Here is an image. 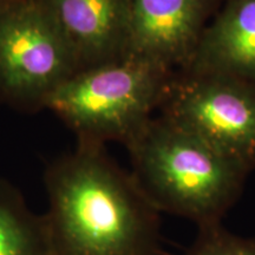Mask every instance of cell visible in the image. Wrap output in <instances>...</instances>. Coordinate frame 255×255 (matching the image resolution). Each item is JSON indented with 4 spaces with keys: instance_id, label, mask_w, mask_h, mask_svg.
<instances>
[{
    "instance_id": "obj_11",
    "label": "cell",
    "mask_w": 255,
    "mask_h": 255,
    "mask_svg": "<svg viewBox=\"0 0 255 255\" xmlns=\"http://www.w3.org/2000/svg\"><path fill=\"white\" fill-rule=\"evenodd\" d=\"M9 1H12V0H0V8H2L4 6L7 5Z\"/></svg>"
},
{
    "instance_id": "obj_8",
    "label": "cell",
    "mask_w": 255,
    "mask_h": 255,
    "mask_svg": "<svg viewBox=\"0 0 255 255\" xmlns=\"http://www.w3.org/2000/svg\"><path fill=\"white\" fill-rule=\"evenodd\" d=\"M184 70L232 76L255 85V0H227Z\"/></svg>"
},
{
    "instance_id": "obj_3",
    "label": "cell",
    "mask_w": 255,
    "mask_h": 255,
    "mask_svg": "<svg viewBox=\"0 0 255 255\" xmlns=\"http://www.w3.org/2000/svg\"><path fill=\"white\" fill-rule=\"evenodd\" d=\"M174 72L138 57L78 70L46 101L77 142L128 145L158 109Z\"/></svg>"
},
{
    "instance_id": "obj_9",
    "label": "cell",
    "mask_w": 255,
    "mask_h": 255,
    "mask_svg": "<svg viewBox=\"0 0 255 255\" xmlns=\"http://www.w3.org/2000/svg\"><path fill=\"white\" fill-rule=\"evenodd\" d=\"M0 255H52L44 215L32 212L18 188L1 177Z\"/></svg>"
},
{
    "instance_id": "obj_6",
    "label": "cell",
    "mask_w": 255,
    "mask_h": 255,
    "mask_svg": "<svg viewBox=\"0 0 255 255\" xmlns=\"http://www.w3.org/2000/svg\"><path fill=\"white\" fill-rule=\"evenodd\" d=\"M218 0H130L127 55L171 72L189 66Z\"/></svg>"
},
{
    "instance_id": "obj_10",
    "label": "cell",
    "mask_w": 255,
    "mask_h": 255,
    "mask_svg": "<svg viewBox=\"0 0 255 255\" xmlns=\"http://www.w3.org/2000/svg\"><path fill=\"white\" fill-rule=\"evenodd\" d=\"M184 255H255V238L234 234L221 222L200 226Z\"/></svg>"
},
{
    "instance_id": "obj_5",
    "label": "cell",
    "mask_w": 255,
    "mask_h": 255,
    "mask_svg": "<svg viewBox=\"0 0 255 255\" xmlns=\"http://www.w3.org/2000/svg\"><path fill=\"white\" fill-rule=\"evenodd\" d=\"M158 109L223 152L255 169V85L213 72H174Z\"/></svg>"
},
{
    "instance_id": "obj_4",
    "label": "cell",
    "mask_w": 255,
    "mask_h": 255,
    "mask_svg": "<svg viewBox=\"0 0 255 255\" xmlns=\"http://www.w3.org/2000/svg\"><path fill=\"white\" fill-rule=\"evenodd\" d=\"M79 70L69 44L39 0L0 8V102L20 110L46 101Z\"/></svg>"
},
{
    "instance_id": "obj_2",
    "label": "cell",
    "mask_w": 255,
    "mask_h": 255,
    "mask_svg": "<svg viewBox=\"0 0 255 255\" xmlns=\"http://www.w3.org/2000/svg\"><path fill=\"white\" fill-rule=\"evenodd\" d=\"M131 174L149 201L195 222H221L237 202L248 173L186 127L159 115L127 145Z\"/></svg>"
},
{
    "instance_id": "obj_7",
    "label": "cell",
    "mask_w": 255,
    "mask_h": 255,
    "mask_svg": "<svg viewBox=\"0 0 255 255\" xmlns=\"http://www.w3.org/2000/svg\"><path fill=\"white\" fill-rule=\"evenodd\" d=\"M79 70L127 56L130 0H39Z\"/></svg>"
},
{
    "instance_id": "obj_1",
    "label": "cell",
    "mask_w": 255,
    "mask_h": 255,
    "mask_svg": "<svg viewBox=\"0 0 255 255\" xmlns=\"http://www.w3.org/2000/svg\"><path fill=\"white\" fill-rule=\"evenodd\" d=\"M44 214L52 255H164L155 206L105 151L77 142L47 165Z\"/></svg>"
}]
</instances>
